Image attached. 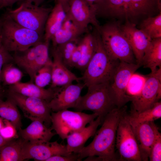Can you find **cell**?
<instances>
[{"mask_svg": "<svg viewBox=\"0 0 161 161\" xmlns=\"http://www.w3.org/2000/svg\"><path fill=\"white\" fill-rule=\"evenodd\" d=\"M123 19L136 25L161 12L160 0H123Z\"/></svg>", "mask_w": 161, "mask_h": 161, "instance_id": "7c38bea8", "label": "cell"}, {"mask_svg": "<svg viewBox=\"0 0 161 161\" xmlns=\"http://www.w3.org/2000/svg\"><path fill=\"white\" fill-rule=\"evenodd\" d=\"M126 109L125 105L121 108L116 107L107 114L92 141L78 153L79 161L91 156L95 157V161L117 160L115 150L117 131Z\"/></svg>", "mask_w": 161, "mask_h": 161, "instance_id": "6da1fadb", "label": "cell"}, {"mask_svg": "<svg viewBox=\"0 0 161 161\" xmlns=\"http://www.w3.org/2000/svg\"><path fill=\"white\" fill-rule=\"evenodd\" d=\"M78 154L72 153L68 156L57 155L52 156L46 161H76L78 160Z\"/></svg>", "mask_w": 161, "mask_h": 161, "instance_id": "60d3db41", "label": "cell"}, {"mask_svg": "<svg viewBox=\"0 0 161 161\" xmlns=\"http://www.w3.org/2000/svg\"><path fill=\"white\" fill-rule=\"evenodd\" d=\"M136 26L129 21L120 24L121 30L131 48L136 63L141 66L144 53L151 39Z\"/></svg>", "mask_w": 161, "mask_h": 161, "instance_id": "2e32d148", "label": "cell"}, {"mask_svg": "<svg viewBox=\"0 0 161 161\" xmlns=\"http://www.w3.org/2000/svg\"><path fill=\"white\" fill-rule=\"evenodd\" d=\"M10 141L5 140L0 135V148Z\"/></svg>", "mask_w": 161, "mask_h": 161, "instance_id": "f6af8a7d", "label": "cell"}, {"mask_svg": "<svg viewBox=\"0 0 161 161\" xmlns=\"http://www.w3.org/2000/svg\"><path fill=\"white\" fill-rule=\"evenodd\" d=\"M146 75L133 73L130 77L127 85L126 93L131 99L140 94L145 85Z\"/></svg>", "mask_w": 161, "mask_h": 161, "instance_id": "836d02e7", "label": "cell"}, {"mask_svg": "<svg viewBox=\"0 0 161 161\" xmlns=\"http://www.w3.org/2000/svg\"><path fill=\"white\" fill-rule=\"evenodd\" d=\"M125 116L132 127L143 123L154 121L161 117V103L155 102L150 108L138 112L132 109Z\"/></svg>", "mask_w": 161, "mask_h": 161, "instance_id": "d4e9b609", "label": "cell"}, {"mask_svg": "<svg viewBox=\"0 0 161 161\" xmlns=\"http://www.w3.org/2000/svg\"><path fill=\"white\" fill-rule=\"evenodd\" d=\"M0 117L10 122L19 131L21 129V117L17 106L11 99L4 101L0 98Z\"/></svg>", "mask_w": 161, "mask_h": 161, "instance_id": "4316f807", "label": "cell"}, {"mask_svg": "<svg viewBox=\"0 0 161 161\" xmlns=\"http://www.w3.org/2000/svg\"><path fill=\"white\" fill-rule=\"evenodd\" d=\"M26 128L18 131L19 137L25 142L40 143L49 141L55 133L42 121L35 120Z\"/></svg>", "mask_w": 161, "mask_h": 161, "instance_id": "d6986e66", "label": "cell"}, {"mask_svg": "<svg viewBox=\"0 0 161 161\" xmlns=\"http://www.w3.org/2000/svg\"><path fill=\"white\" fill-rule=\"evenodd\" d=\"M42 41L21 52L23 53L21 55L15 54L13 56V61L18 66L25 70L32 63L38 55Z\"/></svg>", "mask_w": 161, "mask_h": 161, "instance_id": "d6a6232c", "label": "cell"}, {"mask_svg": "<svg viewBox=\"0 0 161 161\" xmlns=\"http://www.w3.org/2000/svg\"><path fill=\"white\" fill-rule=\"evenodd\" d=\"M23 76L22 72L11 62L5 64L2 68L1 83L4 86L14 85L20 82Z\"/></svg>", "mask_w": 161, "mask_h": 161, "instance_id": "1f68e13d", "label": "cell"}, {"mask_svg": "<svg viewBox=\"0 0 161 161\" xmlns=\"http://www.w3.org/2000/svg\"><path fill=\"white\" fill-rule=\"evenodd\" d=\"M102 122L101 118L98 117L87 126L69 135L66 139L68 151L78 154L85 146L87 140L95 134L98 126Z\"/></svg>", "mask_w": 161, "mask_h": 161, "instance_id": "ac0fdd59", "label": "cell"}, {"mask_svg": "<svg viewBox=\"0 0 161 161\" xmlns=\"http://www.w3.org/2000/svg\"><path fill=\"white\" fill-rule=\"evenodd\" d=\"M96 39L94 54L84 70L81 80L87 87L94 85L112 81L120 61L110 58L102 44L98 31L93 32Z\"/></svg>", "mask_w": 161, "mask_h": 161, "instance_id": "7a4b0ae2", "label": "cell"}, {"mask_svg": "<svg viewBox=\"0 0 161 161\" xmlns=\"http://www.w3.org/2000/svg\"><path fill=\"white\" fill-rule=\"evenodd\" d=\"M24 142L20 137L7 142L0 148V161H22Z\"/></svg>", "mask_w": 161, "mask_h": 161, "instance_id": "f1b7e54d", "label": "cell"}, {"mask_svg": "<svg viewBox=\"0 0 161 161\" xmlns=\"http://www.w3.org/2000/svg\"><path fill=\"white\" fill-rule=\"evenodd\" d=\"M13 61V57L10 52L3 46L1 43L0 35V90H3L1 85V75L4 65Z\"/></svg>", "mask_w": 161, "mask_h": 161, "instance_id": "f35d334b", "label": "cell"}, {"mask_svg": "<svg viewBox=\"0 0 161 161\" xmlns=\"http://www.w3.org/2000/svg\"><path fill=\"white\" fill-rule=\"evenodd\" d=\"M81 55L80 61L76 68L84 70L92 58L95 51L96 42L95 36L92 33L86 35L79 41Z\"/></svg>", "mask_w": 161, "mask_h": 161, "instance_id": "83f0119b", "label": "cell"}, {"mask_svg": "<svg viewBox=\"0 0 161 161\" xmlns=\"http://www.w3.org/2000/svg\"><path fill=\"white\" fill-rule=\"evenodd\" d=\"M92 7L97 17L123 20V0H99Z\"/></svg>", "mask_w": 161, "mask_h": 161, "instance_id": "603a6c76", "label": "cell"}, {"mask_svg": "<svg viewBox=\"0 0 161 161\" xmlns=\"http://www.w3.org/2000/svg\"><path fill=\"white\" fill-rule=\"evenodd\" d=\"M146 76L145 82L142 91L131 99L133 109L138 112L150 108L161 97V67Z\"/></svg>", "mask_w": 161, "mask_h": 161, "instance_id": "30bf717a", "label": "cell"}, {"mask_svg": "<svg viewBox=\"0 0 161 161\" xmlns=\"http://www.w3.org/2000/svg\"><path fill=\"white\" fill-rule=\"evenodd\" d=\"M154 130L155 137L150 153L149 160L150 161H161V134L158 127L154 121L150 122Z\"/></svg>", "mask_w": 161, "mask_h": 161, "instance_id": "e575fe53", "label": "cell"}, {"mask_svg": "<svg viewBox=\"0 0 161 161\" xmlns=\"http://www.w3.org/2000/svg\"><path fill=\"white\" fill-rule=\"evenodd\" d=\"M98 117L95 113L87 114L68 109L52 112L51 128L64 140L71 134L83 128Z\"/></svg>", "mask_w": 161, "mask_h": 161, "instance_id": "8992f818", "label": "cell"}, {"mask_svg": "<svg viewBox=\"0 0 161 161\" xmlns=\"http://www.w3.org/2000/svg\"><path fill=\"white\" fill-rule=\"evenodd\" d=\"M3 7V0H0V9Z\"/></svg>", "mask_w": 161, "mask_h": 161, "instance_id": "681fc988", "label": "cell"}, {"mask_svg": "<svg viewBox=\"0 0 161 161\" xmlns=\"http://www.w3.org/2000/svg\"><path fill=\"white\" fill-rule=\"evenodd\" d=\"M56 1V2L62 4L66 13L69 8V0H57Z\"/></svg>", "mask_w": 161, "mask_h": 161, "instance_id": "7bdbcfd3", "label": "cell"}, {"mask_svg": "<svg viewBox=\"0 0 161 161\" xmlns=\"http://www.w3.org/2000/svg\"><path fill=\"white\" fill-rule=\"evenodd\" d=\"M49 42L43 41L38 55L32 63L24 70L29 75L31 82H33L34 77L39 69L52 61L49 54Z\"/></svg>", "mask_w": 161, "mask_h": 161, "instance_id": "f546056e", "label": "cell"}, {"mask_svg": "<svg viewBox=\"0 0 161 161\" xmlns=\"http://www.w3.org/2000/svg\"><path fill=\"white\" fill-rule=\"evenodd\" d=\"M139 29L151 40L161 38V13L146 18L140 23Z\"/></svg>", "mask_w": 161, "mask_h": 161, "instance_id": "4dcf8cb0", "label": "cell"}, {"mask_svg": "<svg viewBox=\"0 0 161 161\" xmlns=\"http://www.w3.org/2000/svg\"><path fill=\"white\" fill-rule=\"evenodd\" d=\"M81 55V47L79 41L72 55L68 68L75 67L80 60Z\"/></svg>", "mask_w": 161, "mask_h": 161, "instance_id": "ab89813d", "label": "cell"}, {"mask_svg": "<svg viewBox=\"0 0 161 161\" xmlns=\"http://www.w3.org/2000/svg\"><path fill=\"white\" fill-rule=\"evenodd\" d=\"M3 119L4 125L0 130V135L5 140H11L19 138L17 130L10 121Z\"/></svg>", "mask_w": 161, "mask_h": 161, "instance_id": "74e56055", "label": "cell"}, {"mask_svg": "<svg viewBox=\"0 0 161 161\" xmlns=\"http://www.w3.org/2000/svg\"><path fill=\"white\" fill-rule=\"evenodd\" d=\"M52 63V61L38 70L34 78V82L35 84L44 88L51 82Z\"/></svg>", "mask_w": 161, "mask_h": 161, "instance_id": "d590c367", "label": "cell"}, {"mask_svg": "<svg viewBox=\"0 0 161 161\" xmlns=\"http://www.w3.org/2000/svg\"><path fill=\"white\" fill-rule=\"evenodd\" d=\"M140 66L137 64L120 61L110 83L112 95L116 106L121 108L131 101L126 94V89L131 75Z\"/></svg>", "mask_w": 161, "mask_h": 161, "instance_id": "8fae6325", "label": "cell"}, {"mask_svg": "<svg viewBox=\"0 0 161 161\" xmlns=\"http://www.w3.org/2000/svg\"><path fill=\"white\" fill-rule=\"evenodd\" d=\"M85 32L78 27L66 16L61 28L51 39L53 47L69 41H79V37Z\"/></svg>", "mask_w": 161, "mask_h": 161, "instance_id": "7402d4cb", "label": "cell"}, {"mask_svg": "<svg viewBox=\"0 0 161 161\" xmlns=\"http://www.w3.org/2000/svg\"><path fill=\"white\" fill-rule=\"evenodd\" d=\"M142 66L152 72L161 67V38L151 40L144 53Z\"/></svg>", "mask_w": 161, "mask_h": 161, "instance_id": "484cf974", "label": "cell"}, {"mask_svg": "<svg viewBox=\"0 0 161 161\" xmlns=\"http://www.w3.org/2000/svg\"><path fill=\"white\" fill-rule=\"evenodd\" d=\"M7 95L21 110L25 117L32 121L41 120L47 127L51 124L52 111L49 102L37 97L24 96L9 90Z\"/></svg>", "mask_w": 161, "mask_h": 161, "instance_id": "ba28073f", "label": "cell"}, {"mask_svg": "<svg viewBox=\"0 0 161 161\" xmlns=\"http://www.w3.org/2000/svg\"><path fill=\"white\" fill-rule=\"evenodd\" d=\"M140 150L142 161H147L155 137L150 122H147L132 127Z\"/></svg>", "mask_w": 161, "mask_h": 161, "instance_id": "ffe728a7", "label": "cell"}, {"mask_svg": "<svg viewBox=\"0 0 161 161\" xmlns=\"http://www.w3.org/2000/svg\"><path fill=\"white\" fill-rule=\"evenodd\" d=\"M66 14L76 25L85 32L90 24L98 31L100 26L94 10L85 0H69Z\"/></svg>", "mask_w": 161, "mask_h": 161, "instance_id": "5bb4252c", "label": "cell"}, {"mask_svg": "<svg viewBox=\"0 0 161 161\" xmlns=\"http://www.w3.org/2000/svg\"><path fill=\"white\" fill-rule=\"evenodd\" d=\"M52 8L23 2L18 8L9 9L6 13L19 25L43 35L46 21Z\"/></svg>", "mask_w": 161, "mask_h": 161, "instance_id": "52a82bcc", "label": "cell"}, {"mask_svg": "<svg viewBox=\"0 0 161 161\" xmlns=\"http://www.w3.org/2000/svg\"><path fill=\"white\" fill-rule=\"evenodd\" d=\"M72 153L68 151L66 145L59 143L56 141L35 143L24 141L22 150V161L31 159L46 161L53 156H68Z\"/></svg>", "mask_w": 161, "mask_h": 161, "instance_id": "4fadbf2b", "label": "cell"}, {"mask_svg": "<svg viewBox=\"0 0 161 161\" xmlns=\"http://www.w3.org/2000/svg\"><path fill=\"white\" fill-rule=\"evenodd\" d=\"M79 41L68 42L55 47L64 64L68 67L72 55Z\"/></svg>", "mask_w": 161, "mask_h": 161, "instance_id": "8d00e7d4", "label": "cell"}, {"mask_svg": "<svg viewBox=\"0 0 161 161\" xmlns=\"http://www.w3.org/2000/svg\"><path fill=\"white\" fill-rule=\"evenodd\" d=\"M45 0H19L21 3L26 2L32 4L36 6L40 5Z\"/></svg>", "mask_w": 161, "mask_h": 161, "instance_id": "b9f144b4", "label": "cell"}, {"mask_svg": "<svg viewBox=\"0 0 161 161\" xmlns=\"http://www.w3.org/2000/svg\"><path fill=\"white\" fill-rule=\"evenodd\" d=\"M19 0H3V7L11 6Z\"/></svg>", "mask_w": 161, "mask_h": 161, "instance_id": "ee69618b", "label": "cell"}, {"mask_svg": "<svg viewBox=\"0 0 161 161\" xmlns=\"http://www.w3.org/2000/svg\"><path fill=\"white\" fill-rule=\"evenodd\" d=\"M85 87L83 83L79 82L58 87L54 96L49 102L52 111L57 112L74 108Z\"/></svg>", "mask_w": 161, "mask_h": 161, "instance_id": "9a60e30c", "label": "cell"}, {"mask_svg": "<svg viewBox=\"0 0 161 161\" xmlns=\"http://www.w3.org/2000/svg\"><path fill=\"white\" fill-rule=\"evenodd\" d=\"M33 82H19L9 86V90L22 95L40 98L49 102L54 96L58 87L47 89L40 87Z\"/></svg>", "mask_w": 161, "mask_h": 161, "instance_id": "44dd1931", "label": "cell"}, {"mask_svg": "<svg viewBox=\"0 0 161 161\" xmlns=\"http://www.w3.org/2000/svg\"><path fill=\"white\" fill-rule=\"evenodd\" d=\"M66 16V13L62 4L56 2L52 8L45 23L44 41H51L54 35L62 26Z\"/></svg>", "mask_w": 161, "mask_h": 161, "instance_id": "cb8c5ba5", "label": "cell"}, {"mask_svg": "<svg viewBox=\"0 0 161 161\" xmlns=\"http://www.w3.org/2000/svg\"><path fill=\"white\" fill-rule=\"evenodd\" d=\"M90 6H91L93 4L97 2L99 0H85Z\"/></svg>", "mask_w": 161, "mask_h": 161, "instance_id": "bcb514c9", "label": "cell"}, {"mask_svg": "<svg viewBox=\"0 0 161 161\" xmlns=\"http://www.w3.org/2000/svg\"><path fill=\"white\" fill-rule=\"evenodd\" d=\"M53 59L52 66V80L50 87L55 88L63 86L76 81H81L80 77H77L71 72L63 62L56 49L53 47Z\"/></svg>", "mask_w": 161, "mask_h": 161, "instance_id": "e0dca14e", "label": "cell"}, {"mask_svg": "<svg viewBox=\"0 0 161 161\" xmlns=\"http://www.w3.org/2000/svg\"><path fill=\"white\" fill-rule=\"evenodd\" d=\"M121 117L118 126L115 146L121 161H141L138 145L132 128L125 115Z\"/></svg>", "mask_w": 161, "mask_h": 161, "instance_id": "9c48e42d", "label": "cell"}, {"mask_svg": "<svg viewBox=\"0 0 161 161\" xmlns=\"http://www.w3.org/2000/svg\"><path fill=\"white\" fill-rule=\"evenodd\" d=\"M87 88V93L80 97L74 108L77 111H92L103 122L107 114L117 107L112 95L110 83L94 85Z\"/></svg>", "mask_w": 161, "mask_h": 161, "instance_id": "5b68a950", "label": "cell"}, {"mask_svg": "<svg viewBox=\"0 0 161 161\" xmlns=\"http://www.w3.org/2000/svg\"><path fill=\"white\" fill-rule=\"evenodd\" d=\"M4 125L3 119L0 117V130Z\"/></svg>", "mask_w": 161, "mask_h": 161, "instance_id": "7dc6e473", "label": "cell"}, {"mask_svg": "<svg viewBox=\"0 0 161 161\" xmlns=\"http://www.w3.org/2000/svg\"><path fill=\"white\" fill-rule=\"evenodd\" d=\"M98 31L103 47L110 58L120 61L137 64L131 48L121 30L119 22L107 23L100 26Z\"/></svg>", "mask_w": 161, "mask_h": 161, "instance_id": "277c9868", "label": "cell"}, {"mask_svg": "<svg viewBox=\"0 0 161 161\" xmlns=\"http://www.w3.org/2000/svg\"><path fill=\"white\" fill-rule=\"evenodd\" d=\"M2 44L9 52H23L42 41L43 35L17 23L6 13L0 18Z\"/></svg>", "mask_w": 161, "mask_h": 161, "instance_id": "3957f363", "label": "cell"}, {"mask_svg": "<svg viewBox=\"0 0 161 161\" xmlns=\"http://www.w3.org/2000/svg\"><path fill=\"white\" fill-rule=\"evenodd\" d=\"M4 94V90H0V98H1Z\"/></svg>", "mask_w": 161, "mask_h": 161, "instance_id": "c3c4849f", "label": "cell"}]
</instances>
